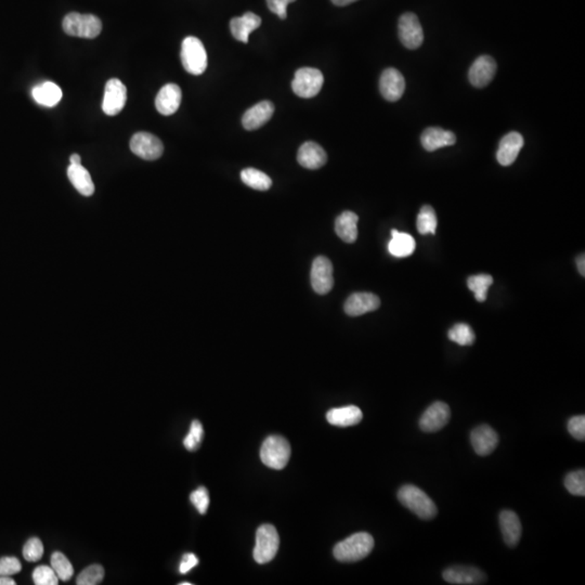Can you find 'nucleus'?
I'll use <instances>...</instances> for the list:
<instances>
[{
  "mask_svg": "<svg viewBox=\"0 0 585 585\" xmlns=\"http://www.w3.org/2000/svg\"><path fill=\"white\" fill-rule=\"evenodd\" d=\"M32 96L38 104L47 106V108H52V106L57 105L61 101L63 94H62L61 88L57 84L52 83V82H45L41 85L33 88Z\"/></svg>",
  "mask_w": 585,
  "mask_h": 585,
  "instance_id": "cd10ccee",
  "label": "nucleus"
},
{
  "mask_svg": "<svg viewBox=\"0 0 585 585\" xmlns=\"http://www.w3.org/2000/svg\"><path fill=\"white\" fill-rule=\"evenodd\" d=\"M22 565L17 557H1L0 558V576L11 577L19 574Z\"/></svg>",
  "mask_w": 585,
  "mask_h": 585,
  "instance_id": "a19ab883",
  "label": "nucleus"
},
{
  "mask_svg": "<svg viewBox=\"0 0 585 585\" xmlns=\"http://www.w3.org/2000/svg\"><path fill=\"white\" fill-rule=\"evenodd\" d=\"M398 500L420 520H430L438 514L434 501L413 484H406L398 491Z\"/></svg>",
  "mask_w": 585,
  "mask_h": 585,
  "instance_id": "f03ea898",
  "label": "nucleus"
},
{
  "mask_svg": "<svg viewBox=\"0 0 585 585\" xmlns=\"http://www.w3.org/2000/svg\"><path fill=\"white\" fill-rule=\"evenodd\" d=\"M359 217L354 212H344L336 218V234L346 243H354L358 238Z\"/></svg>",
  "mask_w": 585,
  "mask_h": 585,
  "instance_id": "a878e982",
  "label": "nucleus"
},
{
  "mask_svg": "<svg viewBox=\"0 0 585 585\" xmlns=\"http://www.w3.org/2000/svg\"><path fill=\"white\" fill-rule=\"evenodd\" d=\"M496 72V63L490 56H480L475 60L468 72V78L474 87L482 88L491 83Z\"/></svg>",
  "mask_w": 585,
  "mask_h": 585,
  "instance_id": "2eb2a0df",
  "label": "nucleus"
},
{
  "mask_svg": "<svg viewBox=\"0 0 585 585\" xmlns=\"http://www.w3.org/2000/svg\"><path fill=\"white\" fill-rule=\"evenodd\" d=\"M44 545L38 538H31L23 548V557L26 562H36L43 558Z\"/></svg>",
  "mask_w": 585,
  "mask_h": 585,
  "instance_id": "4c0bfd02",
  "label": "nucleus"
},
{
  "mask_svg": "<svg viewBox=\"0 0 585 585\" xmlns=\"http://www.w3.org/2000/svg\"><path fill=\"white\" fill-rule=\"evenodd\" d=\"M0 585H15V581L10 577L0 576Z\"/></svg>",
  "mask_w": 585,
  "mask_h": 585,
  "instance_id": "de8ad7c7",
  "label": "nucleus"
},
{
  "mask_svg": "<svg viewBox=\"0 0 585 585\" xmlns=\"http://www.w3.org/2000/svg\"><path fill=\"white\" fill-rule=\"evenodd\" d=\"M585 259L584 255L579 256L578 259H577V266H578L579 272L582 274V276H584L585 274Z\"/></svg>",
  "mask_w": 585,
  "mask_h": 585,
  "instance_id": "a18cd8bd",
  "label": "nucleus"
},
{
  "mask_svg": "<svg viewBox=\"0 0 585 585\" xmlns=\"http://www.w3.org/2000/svg\"><path fill=\"white\" fill-rule=\"evenodd\" d=\"M290 458V446L284 437L270 436L260 449V458L272 470H283Z\"/></svg>",
  "mask_w": 585,
  "mask_h": 585,
  "instance_id": "20e7f679",
  "label": "nucleus"
},
{
  "mask_svg": "<svg viewBox=\"0 0 585 585\" xmlns=\"http://www.w3.org/2000/svg\"><path fill=\"white\" fill-rule=\"evenodd\" d=\"M104 578V569L101 565H91L82 571L79 576L76 579L78 585H96L100 584Z\"/></svg>",
  "mask_w": 585,
  "mask_h": 585,
  "instance_id": "c9c22d12",
  "label": "nucleus"
},
{
  "mask_svg": "<svg viewBox=\"0 0 585 585\" xmlns=\"http://www.w3.org/2000/svg\"><path fill=\"white\" fill-rule=\"evenodd\" d=\"M190 501L200 514L204 515L210 506V494L205 487H200L192 492Z\"/></svg>",
  "mask_w": 585,
  "mask_h": 585,
  "instance_id": "ea45409f",
  "label": "nucleus"
},
{
  "mask_svg": "<svg viewBox=\"0 0 585 585\" xmlns=\"http://www.w3.org/2000/svg\"><path fill=\"white\" fill-rule=\"evenodd\" d=\"M180 585H191V583H189V582H182V583H180Z\"/></svg>",
  "mask_w": 585,
  "mask_h": 585,
  "instance_id": "8fccbe9b",
  "label": "nucleus"
},
{
  "mask_svg": "<svg viewBox=\"0 0 585 585\" xmlns=\"http://www.w3.org/2000/svg\"><path fill=\"white\" fill-rule=\"evenodd\" d=\"M323 83V74L320 70L302 68L296 71L292 82V89L298 97L310 99L318 95Z\"/></svg>",
  "mask_w": 585,
  "mask_h": 585,
  "instance_id": "0eeeda50",
  "label": "nucleus"
},
{
  "mask_svg": "<svg viewBox=\"0 0 585 585\" xmlns=\"http://www.w3.org/2000/svg\"><path fill=\"white\" fill-rule=\"evenodd\" d=\"M180 57L184 70L192 75H201L207 69V53L198 38L193 36L184 38Z\"/></svg>",
  "mask_w": 585,
  "mask_h": 585,
  "instance_id": "7ed1b4c3",
  "label": "nucleus"
},
{
  "mask_svg": "<svg viewBox=\"0 0 585 585\" xmlns=\"http://www.w3.org/2000/svg\"><path fill=\"white\" fill-rule=\"evenodd\" d=\"M416 227L420 234H435L437 229V216L434 208L424 205L418 212Z\"/></svg>",
  "mask_w": 585,
  "mask_h": 585,
  "instance_id": "2f4dec72",
  "label": "nucleus"
},
{
  "mask_svg": "<svg viewBox=\"0 0 585 585\" xmlns=\"http://www.w3.org/2000/svg\"><path fill=\"white\" fill-rule=\"evenodd\" d=\"M204 430L201 422L198 420H193L190 428L189 434L184 439V448L188 451L198 450V446H201L202 440H203Z\"/></svg>",
  "mask_w": 585,
  "mask_h": 585,
  "instance_id": "e433bc0d",
  "label": "nucleus"
},
{
  "mask_svg": "<svg viewBox=\"0 0 585 585\" xmlns=\"http://www.w3.org/2000/svg\"><path fill=\"white\" fill-rule=\"evenodd\" d=\"M494 283V278L490 274H477L468 278V286L472 292L477 302H482L487 300L488 290Z\"/></svg>",
  "mask_w": 585,
  "mask_h": 585,
  "instance_id": "7c9ffc66",
  "label": "nucleus"
},
{
  "mask_svg": "<svg viewBox=\"0 0 585 585\" xmlns=\"http://www.w3.org/2000/svg\"><path fill=\"white\" fill-rule=\"evenodd\" d=\"M33 581L36 585H57L59 578L51 567L38 566L34 570Z\"/></svg>",
  "mask_w": 585,
  "mask_h": 585,
  "instance_id": "58836bf2",
  "label": "nucleus"
},
{
  "mask_svg": "<svg viewBox=\"0 0 585 585\" xmlns=\"http://www.w3.org/2000/svg\"><path fill=\"white\" fill-rule=\"evenodd\" d=\"M448 336L449 340L461 346H470L474 344L475 338H476L474 330L466 323L456 324L449 330Z\"/></svg>",
  "mask_w": 585,
  "mask_h": 585,
  "instance_id": "72a5a7b5",
  "label": "nucleus"
},
{
  "mask_svg": "<svg viewBox=\"0 0 585 585\" xmlns=\"http://www.w3.org/2000/svg\"><path fill=\"white\" fill-rule=\"evenodd\" d=\"M565 487L572 496H585V472L583 470L571 472L565 478Z\"/></svg>",
  "mask_w": 585,
  "mask_h": 585,
  "instance_id": "f704fd0d",
  "label": "nucleus"
},
{
  "mask_svg": "<svg viewBox=\"0 0 585 585\" xmlns=\"http://www.w3.org/2000/svg\"><path fill=\"white\" fill-rule=\"evenodd\" d=\"M70 162H71V165H81V156L78 155V154H73V155H71V158H70Z\"/></svg>",
  "mask_w": 585,
  "mask_h": 585,
  "instance_id": "09e8293b",
  "label": "nucleus"
},
{
  "mask_svg": "<svg viewBox=\"0 0 585 585\" xmlns=\"http://www.w3.org/2000/svg\"><path fill=\"white\" fill-rule=\"evenodd\" d=\"M311 284L314 292L326 295L334 285L333 264L328 258L319 256L311 268Z\"/></svg>",
  "mask_w": 585,
  "mask_h": 585,
  "instance_id": "9b49d317",
  "label": "nucleus"
},
{
  "mask_svg": "<svg viewBox=\"0 0 585 585\" xmlns=\"http://www.w3.org/2000/svg\"><path fill=\"white\" fill-rule=\"evenodd\" d=\"M451 410L444 402L437 401L425 411L420 418V428L425 432H436L448 424Z\"/></svg>",
  "mask_w": 585,
  "mask_h": 585,
  "instance_id": "f8f14e48",
  "label": "nucleus"
},
{
  "mask_svg": "<svg viewBox=\"0 0 585 585\" xmlns=\"http://www.w3.org/2000/svg\"><path fill=\"white\" fill-rule=\"evenodd\" d=\"M442 578L446 582L458 585L484 584L487 582L486 574L475 567H450L444 571Z\"/></svg>",
  "mask_w": 585,
  "mask_h": 585,
  "instance_id": "4468645a",
  "label": "nucleus"
},
{
  "mask_svg": "<svg viewBox=\"0 0 585 585\" xmlns=\"http://www.w3.org/2000/svg\"><path fill=\"white\" fill-rule=\"evenodd\" d=\"M568 432L571 436L577 440L583 442L585 439V418L584 416H578L571 418L568 420Z\"/></svg>",
  "mask_w": 585,
  "mask_h": 585,
  "instance_id": "79ce46f5",
  "label": "nucleus"
},
{
  "mask_svg": "<svg viewBox=\"0 0 585 585\" xmlns=\"http://www.w3.org/2000/svg\"><path fill=\"white\" fill-rule=\"evenodd\" d=\"M406 81L402 74L394 68L385 70L380 78V91L390 102L398 101L404 96Z\"/></svg>",
  "mask_w": 585,
  "mask_h": 585,
  "instance_id": "ddd939ff",
  "label": "nucleus"
},
{
  "mask_svg": "<svg viewBox=\"0 0 585 585\" xmlns=\"http://www.w3.org/2000/svg\"><path fill=\"white\" fill-rule=\"evenodd\" d=\"M127 101L126 86L117 78H112L105 85L102 110L109 116H115L123 111Z\"/></svg>",
  "mask_w": 585,
  "mask_h": 585,
  "instance_id": "9d476101",
  "label": "nucleus"
},
{
  "mask_svg": "<svg viewBox=\"0 0 585 585\" xmlns=\"http://www.w3.org/2000/svg\"><path fill=\"white\" fill-rule=\"evenodd\" d=\"M132 153L146 161H155L163 155V142L149 132H137L130 140Z\"/></svg>",
  "mask_w": 585,
  "mask_h": 585,
  "instance_id": "1a4fd4ad",
  "label": "nucleus"
},
{
  "mask_svg": "<svg viewBox=\"0 0 585 585\" xmlns=\"http://www.w3.org/2000/svg\"><path fill=\"white\" fill-rule=\"evenodd\" d=\"M278 546L280 538L276 527L272 525H262L256 532L254 560L260 565L268 564L276 557Z\"/></svg>",
  "mask_w": 585,
  "mask_h": 585,
  "instance_id": "423d86ee",
  "label": "nucleus"
},
{
  "mask_svg": "<svg viewBox=\"0 0 585 585\" xmlns=\"http://www.w3.org/2000/svg\"><path fill=\"white\" fill-rule=\"evenodd\" d=\"M198 558L195 556V555L192 554V553L184 554V557H182L181 562H180V574H188V572H189L190 570H192L194 567L198 566Z\"/></svg>",
  "mask_w": 585,
  "mask_h": 585,
  "instance_id": "c03bdc74",
  "label": "nucleus"
},
{
  "mask_svg": "<svg viewBox=\"0 0 585 585\" xmlns=\"http://www.w3.org/2000/svg\"><path fill=\"white\" fill-rule=\"evenodd\" d=\"M373 548V536L366 532H358L338 543L333 554L338 562H354L366 558Z\"/></svg>",
  "mask_w": 585,
  "mask_h": 585,
  "instance_id": "f257e3e1",
  "label": "nucleus"
},
{
  "mask_svg": "<svg viewBox=\"0 0 585 585\" xmlns=\"http://www.w3.org/2000/svg\"><path fill=\"white\" fill-rule=\"evenodd\" d=\"M500 528L505 543L515 548L522 538V522L513 510H503L500 514Z\"/></svg>",
  "mask_w": 585,
  "mask_h": 585,
  "instance_id": "5701e85b",
  "label": "nucleus"
},
{
  "mask_svg": "<svg viewBox=\"0 0 585 585\" xmlns=\"http://www.w3.org/2000/svg\"><path fill=\"white\" fill-rule=\"evenodd\" d=\"M296 0H267L268 8L280 19L285 20L288 17V4L294 3Z\"/></svg>",
  "mask_w": 585,
  "mask_h": 585,
  "instance_id": "37998d69",
  "label": "nucleus"
},
{
  "mask_svg": "<svg viewBox=\"0 0 585 585\" xmlns=\"http://www.w3.org/2000/svg\"><path fill=\"white\" fill-rule=\"evenodd\" d=\"M262 19L252 12H246L242 17L233 18L230 21V31L236 41L248 44L250 33L257 30Z\"/></svg>",
  "mask_w": 585,
  "mask_h": 585,
  "instance_id": "b1692460",
  "label": "nucleus"
},
{
  "mask_svg": "<svg viewBox=\"0 0 585 585\" xmlns=\"http://www.w3.org/2000/svg\"><path fill=\"white\" fill-rule=\"evenodd\" d=\"M182 92L176 84H167L158 91L155 99L156 110L162 115L169 116L176 113L181 103Z\"/></svg>",
  "mask_w": 585,
  "mask_h": 585,
  "instance_id": "a211bd4d",
  "label": "nucleus"
},
{
  "mask_svg": "<svg viewBox=\"0 0 585 585\" xmlns=\"http://www.w3.org/2000/svg\"><path fill=\"white\" fill-rule=\"evenodd\" d=\"M63 30L68 35L92 39L100 35L102 22L94 15H81L71 12L63 20Z\"/></svg>",
  "mask_w": 585,
  "mask_h": 585,
  "instance_id": "39448f33",
  "label": "nucleus"
},
{
  "mask_svg": "<svg viewBox=\"0 0 585 585\" xmlns=\"http://www.w3.org/2000/svg\"><path fill=\"white\" fill-rule=\"evenodd\" d=\"M399 39L408 49H418L424 41V33L418 15L406 12L399 19Z\"/></svg>",
  "mask_w": 585,
  "mask_h": 585,
  "instance_id": "6e6552de",
  "label": "nucleus"
},
{
  "mask_svg": "<svg viewBox=\"0 0 585 585\" xmlns=\"http://www.w3.org/2000/svg\"><path fill=\"white\" fill-rule=\"evenodd\" d=\"M380 306V298L372 292H354L345 302L344 309L348 316H358L375 311Z\"/></svg>",
  "mask_w": 585,
  "mask_h": 585,
  "instance_id": "f3484780",
  "label": "nucleus"
},
{
  "mask_svg": "<svg viewBox=\"0 0 585 585\" xmlns=\"http://www.w3.org/2000/svg\"><path fill=\"white\" fill-rule=\"evenodd\" d=\"M274 113V105L272 102L262 101L252 106L244 113L242 124L246 130H255L262 127L264 124L270 121Z\"/></svg>",
  "mask_w": 585,
  "mask_h": 585,
  "instance_id": "412c9836",
  "label": "nucleus"
},
{
  "mask_svg": "<svg viewBox=\"0 0 585 585\" xmlns=\"http://www.w3.org/2000/svg\"><path fill=\"white\" fill-rule=\"evenodd\" d=\"M413 236L397 230H392V240L388 243V250L394 257L404 258L412 255L416 250Z\"/></svg>",
  "mask_w": 585,
  "mask_h": 585,
  "instance_id": "c85d7f7f",
  "label": "nucleus"
},
{
  "mask_svg": "<svg viewBox=\"0 0 585 585\" xmlns=\"http://www.w3.org/2000/svg\"><path fill=\"white\" fill-rule=\"evenodd\" d=\"M364 418L362 411L356 406L332 409L326 413V420L338 428H349L359 424Z\"/></svg>",
  "mask_w": 585,
  "mask_h": 585,
  "instance_id": "393cba45",
  "label": "nucleus"
},
{
  "mask_svg": "<svg viewBox=\"0 0 585 585\" xmlns=\"http://www.w3.org/2000/svg\"><path fill=\"white\" fill-rule=\"evenodd\" d=\"M524 142V138L520 132L512 131L505 135L501 139L496 153L499 163L502 166L512 165L522 149Z\"/></svg>",
  "mask_w": 585,
  "mask_h": 585,
  "instance_id": "6ab92c4d",
  "label": "nucleus"
},
{
  "mask_svg": "<svg viewBox=\"0 0 585 585\" xmlns=\"http://www.w3.org/2000/svg\"><path fill=\"white\" fill-rule=\"evenodd\" d=\"M51 568L55 571L58 578L62 581L71 580L74 574V568L65 555L55 552L51 556Z\"/></svg>",
  "mask_w": 585,
  "mask_h": 585,
  "instance_id": "473e14b6",
  "label": "nucleus"
},
{
  "mask_svg": "<svg viewBox=\"0 0 585 585\" xmlns=\"http://www.w3.org/2000/svg\"><path fill=\"white\" fill-rule=\"evenodd\" d=\"M330 1H332L334 5L338 6V7H345V6L350 5V4L354 3V1H358V0H330Z\"/></svg>",
  "mask_w": 585,
  "mask_h": 585,
  "instance_id": "49530a36",
  "label": "nucleus"
},
{
  "mask_svg": "<svg viewBox=\"0 0 585 585\" xmlns=\"http://www.w3.org/2000/svg\"><path fill=\"white\" fill-rule=\"evenodd\" d=\"M297 161L300 166L307 169H319L326 165L328 155L321 146L316 142L307 141L298 149Z\"/></svg>",
  "mask_w": 585,
  "mask_h": 585,
  "instance_id": "aec40b11",
  "label": "nucleus"
},
{
  "mask_svg": "<svg viewBox=\"0 0 585 585\" xmlns=\"http://www.w3.org/2000/svg\"><path fill=\"white\" fill-rule=\"evenodd\" d=\"M241 179L246 186L258 191H267L272 186L271 178L255 168H245L242 170Z\"/></svg>",
  "mask_w": 585,
  "mask_h": 585,
  "instance_id": "c756f323",
  "label": "nucleus"
},
{
  "mask_svg": "<svg viewBox=\"0 0 585 585\" xmlns=\"http://www.w3.org/2000/svg\"><path fill=\"white\" fill-rule=\"evenodd\" d=\"M423 148L426 151L434 152L444 146L456 144V137L454 132L439 127H430L423 131L420 137Z\"/></svg>",
  "mask_w": 585,
  "mask_h": 585,
  "instance_id": "4be33fe9",
  "label": "nucleus"
},
{
  "mask_svg": "<svg viewBox=\"0 0 585 585\" xmlns=\"http://www.w3.org/2000/svg\"><path fill=\"white\" fill-rule=\"evenodd\" d=\"M68 177L82 195L91 196L95 193V184L92 181L89 172L83 165H70Z\"/></svg>",
  "mask_w": 585,
  "mask_h": 585,
  "instance_id": "bb28decb",
  "label": "nucleus"
},
{
  "mask_svg": "<svg viewBox=\"0 0 585 585\" xmlns=\"http://www.w3.org/2000/svg\"><path fill=\"white\" fill-rule=\"evenodd\" d=\"M470 442L478 456H486L492 454L499 444V436L489 425H480L472 430Z\"/></svg>",
  "mask_w": 585,
  "mask_h": 585,
  "instance_id": "dca6fc26",
  "label": "nucleus"
}]
</instances>
